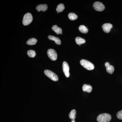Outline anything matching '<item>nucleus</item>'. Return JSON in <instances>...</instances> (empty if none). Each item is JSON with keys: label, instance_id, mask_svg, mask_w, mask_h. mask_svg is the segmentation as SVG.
<instances>
[{"label": "nucleus", "instance_id": "obj_5", "mask_svg": "<svg viewBox=\"0 0 122 122\" xmlns=\"http://www.w3.org/2000/svg\"><path fill=\"white\" fill-rule=\"evenodd\" d=\"M48 57L52 61H55L57 58V55L55 51L53 49H49L47 51Z\"/></svg>", "mask_w": 122, "mask_h": 122}, {"label": "nucleus", "instance_id": "obj_22", "mask_svg": "<svg viewBox=\"0 0 122 122\" xmlns=\"http://www.w3.org/2000/svg\"><path fill=\"white\" fill-rule=\"evenodd\" d=\"M75 122V120H72V122Z\"/></svg>", "mask_w": 122, "mask_h": 122}, {"label": "nucleus", "instance_id": "obj_17", "mask_svg": "<svg viewBox=\"0 0 122 122\" xmlns=\"http://www.w3.org/2000/svg\"><path fill=\"white\" fill-rule=\"evenodd\" d=\"M79 29L81 32L84 34L87 33L88 32L87 28L84 25H81L79 27Z\"/></svg>", "mask_w": 122, "mask_h": 122}, {"label": "nucleus", "instance_id": "obj_4", "mask_svg": "<svg viewBox=\"0 0 122 122\" xmlns=\"http://www.w3.org/2000/svg\"><path fill=\"white\" fill-rule=\"evenodd\" d=\"M33 17L30 13H27L25 14L23 18L22 23L24 25H29L32 21Z\"/></svg>", "mask_w": 122, "mask_h": 122}, {"label": "nucleus", "instance_id": "obj_9", "mask_svg": "<svg viewBox=\"0 0 122 122\" xmlns=\"http://www.w3.org/2000/svg\"><path fill=\"white\" fill-rule=\"evenodd\" d=\"M105 66L106 68L107 72L110 74H112L114 71V68L113 66L110 65L109 62H106L105 63Z\"/></svg>", "mask_w": 122, "mask_h": 122}, {"label": "nucleus", "instance_id": "obj_20", "mask_svg": "<svg viewBox=\"0 0 122 122\" xmlns=\"http://www.w3.org/2000/svg\"><path fill=\"white\" fill-rule=\"evenodd\" d=\"M27 54L30 57L33 58L35 57L36 55V52L34 50H29L27 52Z\"/></svg>", "mask_w": 122, "mask_h": 122}, {"label": "nucleus", "instance_id": "obj_7", "mask_svg": "<svg viewBox=\"0 0 122 122\" xmlns=\"http://www.w3.org/2000/svg\"><path fill=\"white\" fill-rule=\"evenodd\" d=\"M62 69L63 73L66 77L67 78L69 77L70 76V68L68 63L66 62H63L62 64Z\"/></svg>", "mask_w": 122, "mask_h": 122}, {"label": "nucleus", "instance_id": "obj_19", "mask_svg": "<svg viewBox=\"0 0 122 122\" xmlns=\"http://www.w3.org/2000/svg\"><path fill=\"white\" fill-rule=\"evenodd\" d=\"M65 8V6L63 4H60L57 7L56 11L57 13L61 12L64 10Z\"/></svg>", "mask_w": 122, "mask_h": 122}, {"label": "nucleus", "instance_id": "obj_18", "mask_svg": "<svg viewBox=\"0 0 122 122\" xmlns=\"http://www.w3.org/2000/svg\"><path fill=\"white\" fill-rule=\"evenodd\" d=\"M68 17L70 20H74L78 18L77 15L73 13H70L68 15Z\"/></svg>", "mask_w": 122, "mask_h": 122}, {"label": "nucleus", "instance_id": "obj_12", "mask_svg": "<svg viewBox=\"0 0 122 122\" xmlns=\"http://www.w3.org/2000/svg\"><path fill=\"white\" fill-rule=\"evenodd\" d=\"M48 38L50 40L54 41L57 45H60L61 44V40L58 38L52 35H49L48 36Z\"/></svg>", "mask_w": 122, "mask_h": 122}, {"label": "nucleus", "instance_id": "obj_10", "mask_svg": "<svg viewBox=\"0 0 122 122\" xmlns=\"http://www.w3.org/2000/svg\"><path fill=\"white\" fill-rule=\"evenodd\" d=\"M48 5L46 4L39 5L36 7L37 10L38 12L41 11H45L48 9Z\"/></svg>", "mask_w": 122, "mask_h": 122}, {"label": "nucleus", "instance_id": "obj_2", "mask_svg": "<svg viewBox=\"0 0 122 122\" xmlns=\"http://www.w3.org/2000/svg\"><path fill=\"white\" fill-rule=\"evenodd\" d=\"M81 65L88 70H92L94 69V66L89 61L85 59H82L80 61Z\"/></svg>", "mask_w": 122, "mask_h": 122}, {"label": "nucleus", "instance_id": "obj_3", "mask_svg": "<svg viewBox=\"0 0 122 122\" xmlns=\"http://www.w3.org/2000/svg\"><path fill=\"white\" fill-rule=\"evenodd\" d=\"M45 74L52 81H56L58 80V77L53 72L49 70H46L44 71Z\"/></svg>", "mask_w": 122, "mask_h": 122}, {"label": "nucleus", "instance_id": "obj_11", "mask_svg": "<svg viewBox=\"0 0 122 122\" xmlns=\"http://www.w3.org/2000/svg\"><path fill=\"white\" fill-rule=\"evenodd\" d=\"M82 90L83 91L90 93L92 90V87L91 85L84 84L82 86Z\"/></svg>", "mask_w": 122, "mask_h": 122}, {"label": "nucleus", "instance_id": "obj_14", "mask_svg": "<svg viewBox=\"0 0 122 122\" xmlns=\"http://www.w3.org/2000/svg\"><path fill=\"white\" fill-rule=\"evenodd\" d=\"M76 110H73L70 112L69 114V117L71 120H75L76 118Z\"/></svg>", "mask_w": 122, "mask_h": 122}, {"label": "nucleus", "instance_id": "obj_13", "mask_svg": "<svg viewBox=\"0 0 122 122\" xmlns=\"http://www.w3.org/2000/svg\"><path fill=\"white\" fill-rule=\"evenodd\" d=\"M52 29L57 34H62V30L61 28L58 27L57 25H53L52 27Z\"/></svg>", "mask_w": 122, "mask_h": 122}, {"label": "nucleus", "instance_id": "obj_16", "mask_svg": "<svg viewBox=\"0 0 122 122\" xmlns=\"http://www.w3.org/2000/svg\"><path fill=\"white\" fill-rule=\"evenodd\" d=\"M37 42V40L35 38H32L29 39L27 42L26 44L29 45H33L36 44Z\"/></svg>", "mask_w": 122, "mask_h": 122}, {"label": "nucleus", "instance_id": "obj_21", "mask_svg": "<svg viewBox=\"0 0 122 122\" xmlns=\"http://www.w3.org/2000/svg\"><path fill=\"white\" fill-rule=\"evenodd\" d=\"M117 117L118 119L122 120V110L117 112Z\"/></svg>", "mask_w": 122, "mask_h": 122}, {"label": "nucleus", "instance_id": "obj_15", "mask_svg": "<svg viewBox=\"0 0 122 122\" xmlns=\"http://www.w3.org/2000/svg\"><path fill=\"white\" fill-rule=\"evenodd\" d=\"M75 41H76V44L79 45L81 44H84L86 42V40L85 39L79 37H76L75 39Z\"/></svg>", "mask_w": 122, "mask_h": 122}, {"label": "nucleus", "instance_id": "obj_8", "mask_svg": "<svg viewBox=\"0 0 122 122\" xmlns=\"http://www.w3.org/2000/svg\"><path fill=\"white\" fill-rule=\"evenodd\" d=\"M113 27V25L112 24L109 23H107L103 24L102 26V28L103 31L106 33H108L111 30Z\"/></svg>", "mask_w": 122, "mask_h": 122}, {"label": "nucleus", "instance_id": "obj_6", "mask_svg": "<svg viewBox=\"0 0 122 122\" xmlns=\"http://www.w3.org/2000/svg\"><path fill=\"white\" fill-rule=\"evenodd\" d=\"M93 7L96 11L100 12L103 11L105 8L104 5L102 2L99 1H97L94 3Z\"/></svg>", "mask_w": 122, "mask_h": 122}, {"label": "nucleus", "instance_id": "obj_1", "mask_svg": "<svg viewBox=\"0 0 122 122\" xmlns=\"http://www.w3.org/2000/svg\"><path fill=\"white\" fill-rule=\"evenodd\" d=\"M111 118L110 115L105 113L99 115L97 118V120L98 122H109Z\"/></svg>", "mask_w": 122, "mask_h": 122}]
</instances>
